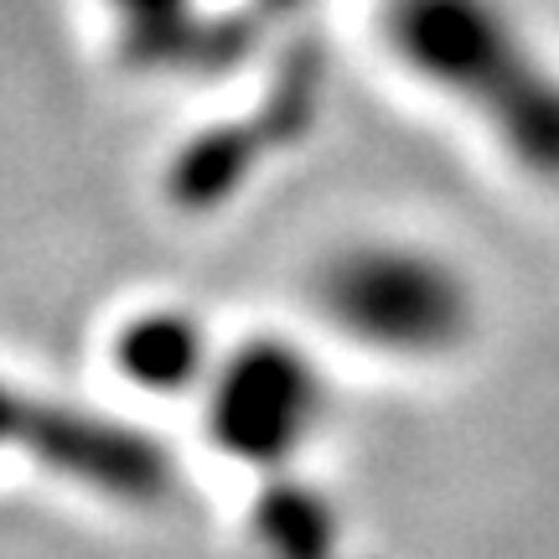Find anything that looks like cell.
I'll use <instances>...</instances> for the list:
<instances>
[{"label": "cell", "mask_w": 559, "mask_h": 559, "mask_svg": "<svg viewBox=\"0 0 559 559\" xmlns=\"http://www.w3.org/2000/svg\"><path fill=\"white\" fill-rule=\"evenodd\" d=\"M321 317L347 342L404 362H430L472 337L477 300L445 260L400 243H362L321 270Z\"/></svg>", "instance_id": "2"}, {"label": "cell", "mask_w": 559, "mask_h": 559, "mask_svg": "<svg viewBox=\"0 0 559 559\" xmlns=\"http://www.w3.org/2000/svg\"><path fill=\"white\" fill-rule=\"evenodd\" d=\"M0 451L120 508H156L177 487V461L151 430L88 404L47 400L0 379Z\"/></svg>", "instance_id": "3"}, {"label": "cell", "mask_w": 559, "mask_h": 559, "mask_svg": "<svg viewBox=\"0 0 559 559\" xmlns=\"http://www.w3.org/2000/svg\"><path fill=\"white\" fill-rule=\"evenodd\" d=\"M115 362L135 389H151V394H181V389H192V383L213 373L202 326L192 317H181V311L135 317L115 342Z\"/></svg>", "instance_id": "7"}, {"label": "cell", "mask_w": 559, "mask_h": 559, "mask_svg": "<svg viewBox=\"0 0 559 559\" xmlns=\"http://www.w3.org/2000/svg\"><path fill=\"white\" fill-rule=\"evenodd\" d=\"M260 5H264V11H296L300 0H260Z\"/></svg>", "instance_id": "9"}, {"label": "cell", "mask_w": 559, "mask_h": 559, "mask_svg": "<svg viewBox=\"0 0 559 559\" xmlns=\"http://www.w3.org/2000/svg\"><path fill=\"white\" fill-rule=\"evenodd\" d=\"M321 88H326V73H321L317 52H290L280 62L275 83L239 120H223L202 130L192 145H181L177 166H171V198L192 213H207L223 198H234L260 171L264 156H280L285 145H296L311 130L321 109Z\"/></svg>", "instance_id": "5"}, {"label": "cell", "mask_w": 559, "mask_h": 559, "mask_svg": "<svg viewBox=\"0 0 559 559\" xmlns=\"http://www.w3.org/2000/svg\"><path fill=\"white\" fill-rule=\"evenodd\" d=\"M326 383L317 362L280 337L243 342L207 373V430L243 466H280L321 430Z\"/></svg>", "instance_id": "4"}, {"label": "cell", "mask_w": 559, "mask_h": 559, "mask_svg": "<svg viewBox=\"0 0 559 559\" xmlns=\"http://www.w3.org/2000/svg\"><path fill=\"white\" fill-rule=\"evenodd\" d=\"M290 502H270L264 513V539H280V549H290L296 559H321L332 544V519L317 498L285 492Z\"/></svg>", "instance_id": "8"}, {"label": "cell", "mask_w": 559, "mask_h": 559, "mask_svg": "<svg viewBox=\"0 0 559 559\" xmlns=\"http://www.w3.org/2000/svg\"><path fill=\"white\" fill-rule=\"evenodd\" d=\"M130 62L156 73H223L254 47L249 16H213L198 0H109Z\"/></svg>", "instance_id": "6"}, {"label": "cell", "mask_w": 559, "mask_h": 559, "mask_svg": "<svg viewBox=\"0 0 559 559\" xmlns=\"http://www.w3.org/2000/svg\"><path fill=\"white\" fill-rule=\"evenodd\" d=\"M389 47L472 104L523 171L559 187V73L498 0H389Z\"/></svg>", "instance_id": "1"}]
</instances>
